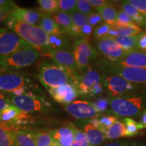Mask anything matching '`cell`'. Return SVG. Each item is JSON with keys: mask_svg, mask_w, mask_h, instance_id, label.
Returning <instances> with one entry per match:
<instances>
[{"mask_svg": "<svg viewBox=\"0 0 146 146\" xmlns=\"http://www.w3.org/2000/svg\"><path fill=\"white\" fill-rule=\"evenodd\" d=\"M5 25L39 52H42L48 47L50 35L39 27L17 21L11 15L5 21Z\"/></svg>", "mask_w": 146, "mask_h": 146, "instance_id": "1", "label": "cell"}, {"mask_svg": "<svg viewBox=\"0 0 146 146\" xmlns=\"http://www.w3.org/2000/svg\"><path fill=\"white\" fill-rule=\"evenodd\" d=\"M38 78L47 90L68 83L74 85V79L67 69L47 61L43 62L40 65Z\"/></svg>", "mask_w": 146, "mask_h": 146, "instance_id": "2", "label": "cell"}, {"mask_svg": "<svg viewBox=\"0 0 146 146\" xmlns=\"http://www.w3.org/2000/svg\"><path fill=\"white\" fill-rule=\"evenodd\" d=\"M110 101L112 112L116 116L125 118L137 117L143 111L144 100L141 96L130 95L110 98Z\"/></svg>", "mask_w": 146, "mask_h": 146, "instance_id": "3", "label": "cell"}, {"mask_svg": "<svg viewBox=\"0 0 146 146\" xmlns=\"http://www.w3.org/2000/svg\"><path fill=\"white\" fill-rule=\"evenodd\" d=\"M9 100L12 105L27 113H47L53 110L52 104L43 97L29 92L23 96L10 94Z\"/></svg>", "mask_w": 146, "mask_h": 146, "instance_id": "4", "label": "cell"}, {"mask_svg": "<svg viewBox=\"0 0 146 146\" xmlns=\"http://www.w3.org/2000/svg\"><path fill=\"white\" fill-rule=\"evenodd\" d=\"M100 68L108 74L120 76L137 85H146V68L116 65L110 60L102 62Z\"/></svg>", "mask_w": 146, "mask_h": 146, "instance_id": "5", "label": "cell"}, {"mask_svg": "<svg viewBox=\"0 0 146 146\" xmlns=\"http://www.w3.org/2000/svg\"><path fill=\"white\" fill-rule=\"evenodd\" d=\"M39 56V52L32 46L0 57V65L5 68H21L33 64Z\"/></svg>", "mask_w": 146, "mask_h": 146, "instance_id": "6", "label": "cell"}, {"mask_svg": "<svg viewBox=\"0 0 146 146\" xmlns=\"http://www.w3.org/2000/svg\"><path fill=\"white\" fill-rule=\"evenodd\" d=\"M105 89L111 98H118L133 95L139 89V85L131 83L121 76L115 74L103 76Z\"/></svg>", "mask_w": 146, "mask_h": 146, "instance_id": "7", "label": "cell"}, {"mask_svg": "<svg viewBox=\"0 0 146 146\" xmlns=\"http://www.w3.org/2000/svg\"><path fill=\"white\" fill-rule=\"evenodd\" d=\"M73 54L78 71H87L89 62L96 60L98 53L88 39H78L73 45Z\"/></svg>", "mask_w": 146, "mask_h": 146, "instance_id": "8", "label": "cell"}, {"mask_svg": "<svg viewBox=\"0 0 146 146\" xmlns=\"http://www.w3.org/2000/svg\"><path fill=\"white\" fill-rule=\"evenodd\" d=\"M45 56L51 58L54 62L64 68L67 69L70 72L74 81V85H76L79 74H78L76 68L75 59L73 52L68 50H51L45 49L42 52Z\"/></svg>", "mask_w": 146, "mask_h": 146, "instance_id": "9", "label": "cell"}, {"mask_svg": "<svg viewBox=\"0 0 146 146\" xmlns=\"http://www.w3.org/2000/svg\"><path fill=\"white\" fill-rule=\"evenodd\" d=\"M31 46L18 35L0 28V57L8 56L17 51Z\"/></svg>", "mask_w": 146, "mask_h": 146, "instance_id": "10", "label": "cell"}, {"mask_svg": "<svg viewBox=\"0 0 146 146\" xmlns=\"http://www.w3.org/2000/svg\"><path fill=\"white\" fill-rule=\"evenodd\" d=\"M65 110L77 120H90L100 116L91 102L85 100H75L66 106Z\"/></svg>", "mask_w": 146, "mask_h": 146, "instance_id": "11", "label": "cell"}, {"mask_svg": "<svg viewBox=\"0 0 146 146\" xmlns=\"http://www.w3.org/2000/svg\"><path fill=\"white\" fill-rule=\"evenodd\" d=\"M29 81L25 76L14 72L0 74V91L12 94L21 89H27Z\"/></svg>", "mask_w": 146, "mask_h": 146, "instance_id": "12", "label": "cell"}, {"mask_svg": "<svg viewBox=\"0 0 146 146\" xmlns=\"http://www.w3.org/2000/svg\"><path fill=\"white\" fill-rule=\"evenodd\" d=\"M103 81V76L100 74L99 71L89 68L82 75H79L78 78L76 87H77L78 95L84 98L89 97V94L91 88L96 83Z\"/></svg>", "mask_w": 146, "mask_h": 146, "instance_id": "13", "label": "cell"}, {"mask_svg": "<svg viewBox=\"0 0 146 146\" xmlns=\"http://www.w3.org/2000/svg\"><path fill=\"white\" fill-rule=\"evenodd\" d=\"M96 45L98 50L110 61L121 60L127 53L111 38L96 40Z\"/></svg>", "mask_w": 146, "mask_h": 146, "instance_id": "14", "label": "cell"}, {"mask_svg": "<svg viewBox=\"0 0 146 146\" xmlns=\"http://www.w3.org/2000/svg\"><path fill=\"white\" fill-rule=\"evenodd\" d=\"M47 91L55 101L66 106L74 102L79 96L77 87L72 83L65 84L58 87L51 88Z\"/></svg>", "mask_w": 146, "mask_h": 146, "instance_id": "15", "label": "cell"}, {"mask_svg": "<svg viewBox=\"0 0 146 146\" xmlns=\"http://www.w3.org/2000/svg\"><path fill=\"white\" fill-rule=\"evenodd\" d=\"M31 116L22 111L14 105L0 112V121L3 123H13L18 126L28 123L31 120Z\"/></svg>", "mask_w": 146, "mask_h": 146, "instance_id": "16", "label": "cell"}, {"mask_svg": "<svg viewBox=\"0 0 146 146\" xmlns=\"http://www.w3.org/2000/svg\"><path fill=\"white\" fill-rule=\"evenodd\" d=\"M111 62L116 65L123 66L146 68V52L140 50L129 52L121 60Z\"/></svg>", "mask_w": 146, "mask_h": 146, "instance_id": "17", "label": "cell"}, {"mask_svg": "<svg viewBox=\"0 0 146 146\" xmlns=\"http://www.w3.org/2000/svg\"><path fill=\"white\" fill-rule=\"evenodd\" d=\"M49 132L58 146H71L74 141L72 125L53 129Z\"/></svg>", "mask_w": 146, "mask_h": 146, "instance_id": "18", "label": "cell"}, {"mask_svg": "<svg viewBox=\"0 0 146 146\" xmlns=\"http://www.w3.org/2000/svg\"><path fill=\"white\" fill-rule=\"evenodd\" d=\"M42 16L43 13L41 12L21 8H16L11 14V16L17 21H22L31 25L39 23L41 21Z\"/></svg>", "mask_w": 146, "mask_h": 146, "instance_id": "19", "label": "cell"}, {"mask_svg": "<svg viewBox=\"0 0 146 146\" xmlns=\"http://www.w3.org/2000/svg\"><path fill=\"white\" fill-rule=\"evenodd\" d=\"M23 127L0 122V146H14V133Z\"/></svg>", "mask_w": 146, "mask_h": 146, "instance_id": "20", "label": "cell"}, {"mask_svg": "<svg viewBox=\"0 0 146 146\" xmlns=\"http://www.w3.org/2000/svg\"><path fill=\"white\" fill-rule=\"evenodd\" d=\"M14 146H36V131L22 127L14 133Z\"/></svg>", "mask_w": 146, "mask_h": 146, "instance_id": "21", "label": "cell"}, {"mask_svg": "<svg viewBox=\"0 0 146 146\" xmlns=\"http://www.w3.org/2000/svg\"><path fill=\"white\" fill-rule=\"evenodd\" d=\"M83 129L89 146H99L106 139L104 133L96 128L89 121L84 125Z\"/></svg>", "mask_w": 146, "mask_h": 146, "instance_id": "22", "label": "cell"}, {"mask_svg": "<svg viewBox=\"0 0 146 146\" xmlns=\"http://www.w3.org/2000/svg\"><path fill=\"white\" fill-rule=\"evenodd\" d=\"M53 19L56 22L64 34L72 36L74 25L70 14L59 11L53 14Z\"/></svg>", "mask_w": 146, "mask_h": 146, "instance_id": "23", "label": "cell"}, {"mask_svg": "<svg viewBox=\"0 0 146 146\" xmlns=\"http://www.w3.org/2000/svg\"><path fill=\"white\" fill-rule=\"evenodd\" d=\"M39 27L49 35L59 36L65 35L56 22L46 14H43L41 21L39 23Z\"/></svg>", "mask_w": 146, "mask_h": 146, "instance_id": "24", "label": "cell"}, {"mask_svg": "<svg viewBox=\"0 0 146 146\" xmlns=\"http://www.w3.org/2000/svg\"><path fill=\"white\" fill-rule=\"evenodd\" d=\"M120 5L122 10L130 16L137 25L141 27L146 28V18L139 11H138L131 3L128 2V1H122Z\"/></svg>", "mask_w": 146, "mask_h": 146, "instance_id": "25", "label": "cell"}, {"mask_svg": "<svg viewBox=\"0 0 146 146\" xmlns=\"http://www.w3.org/2000/svg\"><path fill=\"white\" fill-rule=\"evenodd\" d=\"M96 10L100 14L103 21H104L105 23L110 25V26L116 25L118 12L116 11V8L113 6L112 3H110L109 4L105 5V6L98 8Z\"/></svg>", "mask_w": 146, "mask_h": 146, "instance_id": "26", "label": "cell"}, {"mask_svg": "<svg viewBox=\"0 0 146 146\" xmlns=\"http://www.w3.org/2000/svg\"><path fill=\"white\" fill-rule=\"evenodd\" d=\"M118 119L116 116L113 115H104L99 116L98 117L93 118L89 120L91 124H93L95 127L105 133L110 127H112Z\"/></svg>", "mask_w": 146, "mask_h": 146, "instance_id": "27", "label": "cell"}, {"mask_svg": "<svg viewBox=\"0 0 146 146\" xmlns=\"http://www.w3.org/2000/svg\"><path fill=\"white\" fill-rule=\"evenodd\" d=\"M113 30L114 37L116 36H134L138 35L143 31L141 27L137 24L127 27L111 26Z\"/></svg>", "mask_w": 146, "mask_h": 146, "instance_id": "28", "label": "cell"}, {"mask_svg": "<svg viewBox=\"0 0 146 146\" xmlns=\"http://www.w3.org/2000/svg\"><path fill=\"white\" fill-rule=\"evenodd\" d=\"M106 138L110 140L117 139L122 137H127V131L123 121L118 120L112 127L104 133Z\"/></svg>", "mask_w": 146, "mask_h": 146, "instance_id": "29", "label": "cell"}, {"mask_svg": "<svg viewBox=\"0 0 146 146\" xmlns=\"http://www.w3.org/2000/svg\"><path fill=\"white\" fill-rule=\"evenodd\" d=\"M70 15L72 19L73 25H74V29H73L72 34L71 36L80 38L81 29L88 24L87 15L82 14L78 11H75Z\"/></svg>", "mask_w": 146, "mask_h": 146, "instance_id": "30", "label": "cell"}, {"mask_svg": "<svg viewBox=\"0 0 146 146\" xmlns=\"http://www.w3.org/2000/svg\"><path fill=\"white\" fill-rule=\"evenodd\" d=\"M115 41L126 52H133L138 50V35L134 36H116L111 38Z\"/></svg>", "mask_w": 146, "mask_h": 146, "instance_id": "31", "label": "cell"}, {"mask_svg": "<svg viewBox=\"0 0 146 146\" xmlns=\"http://www.w3.org/2000/svg\"><path fill=\"white\" fill-rule=\"evenodd\" d=\"M69 40L65 35H50L48 47L51 50H66L69 47Z\"/></svg>", "mask_w": 146, "mask_h": 146, "instance_id": "32", "label": "cell"}, {"mask_svg": "<svg viewBox=\"0 0 146 146\" xmlns=\"http://www.w3.org/2000/svg\"><path fill=\"white\" fill-rule=\"evenodd\" d=\"M54 139L49 131H36V146H56Z\"/></svg>", "mask_w": 146, "mask_h": 146, "instance_id": "33", "label": "cell"}, {"mask_svg": "<svg viewBox=\"0 0 146 146\" xmlns=\"http://www.w3.org/2000/svg\"><path fill=\"white\" fill-rule=\"evenodd\" d=\"M125 125L127 137H134L139 133L141 129H144L143 125L131 118H124L123 120Z\"/></svg>", "mask_w": 146, "mask_h": 146, "instance_id": "34", "label": "cell"}, {"mask_svg": "<svg viewBox=\"0 0 146 146\" xmlns=\"http://www.w3.org/2000/svg\"><path fill=\"white\" fill-rule=\"evenodd\" d=\"M40 10L44 14H56L59 12L58 0H38Z\"/></svg>", "mask_w": 146, "mask_h": 146, "instance_id": "35", "label": "cell"}, {"mask_svg": "<svg viewBox=\"0 0 146 146\" xmlns=\"http://www.w3.org/2000/svg\"><path fill=\"white\" fill-rule=\"evenodd\" d=\"M74 131V141L71 146H89L88 141L84 131L78 129L74 125H72Z\"/></svg>", "mask_w": 146, "mask_h": 146, "instance_id": "36", "label": "cell"}, {"mask_svg": "<svg viewBox=\"0 0 146 146\" xmlns=\"http://www.w3.org/2000/svg\"><path fill=\"white\" fill-rule=\"evenodd\" d=\"M76 0H58L59 11L72 14L76 11Z\"/></svg>", "mask_w": 146, "mask_h": 146, "instance_id": "37", "label": "cell"}, {"mask_svg": "<svg viewBox=\"0 0 146 146\" xmlns=\"http://www.w3.org/2000/svg\"><path fill=\"white\" fill-rule=\"evenodd\" d=\"M91 102L98 114L106 112L110 106V99L106 97H100V98H97L96 100H94V102Z\"/></svg>", "mask_w": 146, "mask_h": 146, "instance_id": "38", "label": "cell"}, {"mask_svg": "<svg viewBox=\"0 0 146 146\" xmlns=\"http://www.w3.org/2000/svg\"><path fill=\"white\" fill-rule=\"evenodd\" d=\"M111 29L110 25L104 23L96 27L94 31V36L96 40H100L107 38Z\"/></svg>", "mask_w": 146, "mask_h": 146, "instance_id": "39", "label": "cell"}, {"mask_svg": "<svg viewBox=\"0 0 146 146\" xmlns=\"http://www.w3.org/2000/svg\"><path fill=\"white\" fill-rule=\"evenodd\" d=\"M136 24L134 21H133L132 18L127 13H125L124 11L120 9L118 11L117 15V21H116V24L115 26L116 27H127L129 25H134Z\"/></svg>", "mask_w": 146, "mask_h": 146, "instance_id": "40", "label": "cell"}, {"mask_svg": "<svg viewBox=\"0 0 146 146\" xmlns=\"http://www.w3.org/2000/svg\"><path fill=\"white\" fill-rule=\"evenodd\" d=\"M76 11L85 15H88L94 10L87 0H78L76 3Z\"/></svg>", "mask_w": 146, "mask_h": 146, "instance_id": "41", "label": "cell"}, {"mask_svg": "<svg viewBox=\"0 0 146 146\" xmlns=\"http://www.w3.org/2000/svg\"><path fill=\"white\" fill-rule=\"evenodd\" d=\"M87 21H88V24L91 27H96L98 25H101L103 19L98 11H94L87 15Z\"/></svg>", "mask_w": 146, "mask_h": 146, "instance_id": "42", "label": "cell"}, {"mask_svg": "<svg viewBox=\"0 0 146 146\" xmlns=\"http://www.w3.org/2000/svg\"><path fill=\"white\" fill-rule=\"evenodd\" d=\"M18 7L13 1L10 0H0V10L12 14Z\"/></svg>", "mask_w": 146, "mask_h": 146, "instance_id": "43", "label": "cell"}, {"mask_svg": "<svg viewBox=\"0 0 146 146\" xmlns=\"http://www.w3.org/2000/svg\"><path fill=\"white\" fill-rule=\"evenodd\" d=\"M128 2L146 18V0H128Z\"/></svg>", "mask_w": 146, "mask_h": 146, "instance_id": "44", "label": "cell"}, {"mask_svg": "<svg viewBox=\"0 0 146 146\" xmlns=\"http://www.w3.org/2000/svg\"><path fill=\"white\" fill-rule=\"evenodd\" d=\"M104 89L105 87L103 81L96 83L91 88L90 94H89V97H96L100 96L104 92Z\"/></svg>", "mask_w": 146, "mask_h": 146, "instance_id": "45", "label": "cell"}, {"mask_svg": "<svg viewBox=\"0 0 146 146\" xmlns=\"http://www.w3.org/2000/svg\"><path fill=\"white\" fill-rule=\"evenodd\" d=\"M137 48L138 50L146 52V31H143L138 35Z\"/></svg>", "mask_w": 146, "mask_h": 146, "instance_id": "46", "label": "cell"}, {"mask_svg": "<svg viewBox=\"0 0 146 146\" xmlns=\"http://www.w3.org/2000/svg\"><path fill=\"white\" fill-rule=\"evenodd\" d=\"M94 33V27H91L90 25L87 24L85 25L81 31V34H80V39H89L91 34Z\"/></svg>", "mask_w": 146, "mask_h": 146, "instance_id": "47", "label": "cell"}, {"mask_svg": "<svg viewBox=\"0 0 146 146\" xmlns=\"http://www.w3.org/2000/svg\"><path fill=\"white\" fill-rule=\"evenodd\" d=\"M12 105V103L9 100L8 97L5 96L3 93L0 92V112L8 108Z\"/></svg>", "mask_w": 146, "mask_h": 146, "instance_id": "48", "label": "cell"}, {"mask_svg": "<svg viewBox=\"0 0 146 146\" xmlns=\"http://www.w3.org/2000/svg\"><path fill=\"white\" fill-rule=\"evenodd\" d=\"M87 1L93 8H96V10L110 3L109 1H106V0H87Z\"/></svg>", "mask_w": 146, "mask_h": 146, "instance_id": "49", "label": "cell"}, {"mask_svg": "<svg viewBox=\"0 0 146 146\" xmlns=\"http://www.w3.org/2000/svg\"><path fill=\"white\" fill-rule=\"evenodd\" d=\"M104 146H133V145L128 141H120L112 142V143L106 144V145Z\"/></svg>", "mask_w": 146, "mask_h": 146, "instance_id": "50", "label": "cell"}, {"mask_svg": "<svg viewBox=\"0 0 146 146\" xmlns=\"http://www.w3.org/2000/svg\"><path fill=\"white\" fill-rule=\"evenodd\" d=\"M11 14L9 12H5L4 10H0V24L2 22L6 21L7 18H8L9 16H10Z\"/></svg>", "mask_w": 146, "mask_h": 146, "instance_id": "51", "label": "cell"}, {"mask_svg": "<svg viewBox=\"0 0 146 146\" xmlns=\"http://www.w3.org/2000/svg\"><path fill=\"white\" fill-rule=\"evenodd\" d=\"M140 122L144 129H146V108L143 111V112L141 113V117H140Z\"/></svg>", "mask_w": 146, "mask_h": 146, "instance_id": "52", "label": "cell"}, {"mask_svg": "<svg viewBox=\"0 0 146 146\" xmlns=\"http://www.w3.org/2000/svg\"><path fill=\"white\" fill-rule=\"evenodd\" d=\"M6 70H7V69L5 68V67H3V66H2L0 65V74L5 72Z\"/></svg>", "mask_w": 146, "mask_h": 146, "instance_id": "53", "label": "cell"}]
</instances>
